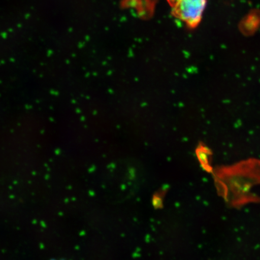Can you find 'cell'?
I'll return each mask as SVG.
<instances>
[{
    "instance_id": "3",
    "label": "cell",
    "mask_w": 260,
    "mask_h": 260,
    "mask_svg": "<svg viewBox=\"0 0 260 260\" xmlns=\"http://www.w3.org/2000/svg\"><path fill=\"white\" fill-rule=\"evenodd\" d=\"M198 160L204 168L207 170H210V159L211 155L210 149L204 144L199 145L196 150Z\"/></svg>"
},
{
    "instance_id": "1",
    "label": "cell",
    "mask_w": 260,
    "mask_h": 260,
    "mask_svg": "<svg viewBox=\"0 0 260 260\" xmlns=\"http://www.w3.org/2000/svg\"><path fill=\"white\" fill-rule=\"evenodd\" d=\"M221 178H225L227 187L232 191V204L242 206L258 198L253 196L251 191L253 187L260 184V161L256 159H249L233 165L232 167L221 169Z\"/></svg>"
},
{
    "instance_id": "2",
    "label": "cell",
    "mask_w": 260,
    "mask_h": 260,
    "mask_svg": "<svg viewBox=\"0 0 260 260\" xmlns=\"http://www.w3.org/2000/svg\"><path fill=\"white\" fill-rule=\"evenodd\" d=\"M175 17L194 28L202 19L207 0H168Z\"/></svg>"
}]
</instances>
